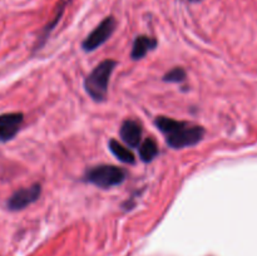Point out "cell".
I'll return each mask as SVG.
<instances>
[{
  "mask_svg": "<svg viewBox=\"0 0 257 256\" xmlns=\"http://www.w3.org/2000/svg\"><path fill=\"white\" fill-rule=\"evenodd\" d=\"M155 124L166 136L167 145L175 150L197 145L205 136V130L201 125H193L163 115L156 118Z\"/></svg>",
  "mask_w": 257,
  "mask_h": 256,
  "instance_id": "cell-1",
  "label": "cell"
},
{
  "mask_svg": "<svg viewBox=\"0 0 257 256\" xmlns=\"http://www.w3.org/2000/svg\"><path fill=\"white\" fill-rule=\"evenodd\" d=\"M115 65H117L115 60H103L85 78V90L95 102H103L107 98L108 84H109L110 75H112Z\"/></svg>",
  "mask_w": 257,
  "mask_h": 256,
  "instance_id": "cell-2",
  "label": "cell"
},
{
  "mask_svg": "<svg viewBox=\"0 0 257 256\" xmlns=\"http://www.w3.org/2000/svg\"><path fill=\"white\" fill-rule=\"evenodd\" d=\"M127 175V171L118 166L100 165L89 168L83 180L99 188H110L124 182Z\"/></svg>",
  "mask_w": 257,
  "mask_h": 256,
  "instance_id": "cell-3",
  "label": "cell"
},
{
  "mask_svg": "<svg viewBox=\"0 0 257 256\" xmlns=\"http://www.w3.org/2000/svg\"><path fill=\"white\" fill-rule=\"evenodd\" d=\"M117 27V22L113 17H107L103 19L92 32L88 34V37L83 40L82 47L85 52H93L98 49L100 45L104 44L110 37Z\"/></svg>",
  "mask_w": 257,
  "mask_h": 256,
  "instance_id": "cell-4",
  "label": "cell"
},
{
  "mask_svg": "<svg viewBox=\"0 0 257 256\" xmlns=\"http://www.w3.org/2000/svg\"><path fill=\"white\" fill-rule=\"evenodd\" d=\"M42 193V186L39 183H34L30 187L20 188L15 191L8 200L7 206L10 211H20L34 203Z\"/></svg>",
  "mask_w": 257,
  "mask_h": 256,
  "instance_id": "cell-5",
  "label": "cell"
},
{
  "mask_svg": "<svg viewBox=\"0 0 257 256\" xmlns=\"http://www.w3.org/2000/svg\"><path fill=\"white\" fill-rule=\"evenodd\" d=\"M23 120L24 115L20 112L0 114V142H8L13 140L19 132Z\"/></svg>",
  "mask_w": 257,
  "mask_h": 256,
  "instance_id": "cell-6",
  "label": "cell"
},
{
  "mask_svg": "<svg viewBox=\"0 0 257 256\" xmlns=\"http://www.w3.org/2000/svg\"><path fill=\"white\" fill-rule=\"evenodd\" d=\"M120 138L123 142L130 148H136L140 146L141 140H142V127L137 120L127 119L123 122L122 127L119 131Z\"/></svg>",
  "mask_w": 257,
  "mask_h": 256,
  "instance_id": "cell-7",
  "label": "cell"
},
{
  "mask_svg": "<svg viewBox=\"0 0 257 256\" xmlns=\"http://www.w3.org/2000/svg\"><path fill=\"white\" fill-rule=\"evenodd\" d=\"M158 45L157 39L152 37H148V35H140L135 39V43H133L132 53H131V57L132 59L138 60L142 59L145 55H147L148 52L156 49Z\"/></svg>",
  "mask_w": 257,
  "mask_h": 256,
  "instance_id": "cell-8",
  "label": "cell"
},
{
  "mask_svg": "<svg viewBox=\"0 0 257 256\" xmlns=\"http://www.w3.org/2000/svg\"><path fill=\"white\" fill-rule=\"evenodd\" d=\"M108 146H109L110 152H112L113 155L120 161V162L128 163V165H135L136 157L130 148L124 147L122 143H119L115 140H110L109 143H108Z\"/></svg>",
  "mask_w": 257,
  "mask_h": 256,
  "instance_id": "cell-9",
  "label": "cell"
},
{
  "mask_svg": "<svg viewBox=\"0 0 257 256\" xmlns=\"http://www.w3.org/2000/svg\"><path fill=\"white\" fill-rule=\"evenodd\" d=\"M158 155V146L153 138H147L140 146V157L143 162H151Z\"/></svg>",
  "mask_w": 257,
  "mask_h": 256,
  "instance_id": "cell-10",
  "label": "cell"
},
{
  "mask_svg": "<svg viewBox=\"0 0 257 256\" xmlns=\"http://www.w3.org/2000/svg\"><path fill=\"white\" fill-rule=\"evenodd\" d=\"M67 2H68V0H63V2H60V5H59V7H58L57 14H55L54 19H53L52 22H50L49 24H48L47 27H45L44 29H43L42 35H40V38H39V39L42 40V42H45V40H47V38L49 37V34H50V33H52V30L54 29L55 25L58 24V22H59L60 18H62L63 13H64L65 5H67Z\"/></svg>",
  "mask_w": 257,
  "mask_h": 256,
  "instance_id": "cell-11",
  "label": "cell"
},
{
  "mask_svg": "<svg viewBox=\"0 0 257 256\" xmlns=\"http://www.w3.org/2000/svg\"><path fill=\"white\" fill-rule=\"evenodd\" d=\"M185 79H186V70L181 67L173 68V69H171L170 72H167L165 75H163V80H165V82L181 83Z\"/></svg>",
  "mask_w": 257,
  "mask_h": 256,
  "instance_id": "cell-12",
  "label": "cell"
},
{
  "mask_svg": "<svg viewBox=\"0 0 257 256\" xmlns=\"http://www.w3.org/2000/svg\"><path fill=\"white\" fill-rule=\"evenodd\" d=\"M187 2H190V3H201V2H203V0H187Z\"/></svg>",
  "mask_w": 257,
  "mask_h": 256,
  "instance_id": "cell-13",
  "label": "cell"
}]
</instances>
